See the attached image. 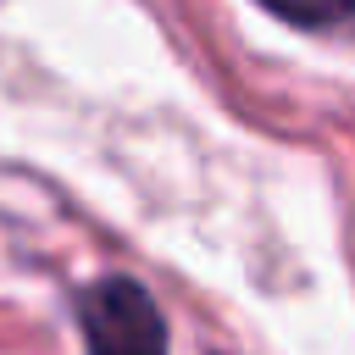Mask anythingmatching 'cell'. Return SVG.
<instances>
[{"label": "cell", "mask_w": 355, "mask_h": 355, "mask_svg": "<svg viewBox=\"0 0 355 355\" xmlns=\"http://www.w3.org/2000/svg\"><path fill=\"white\" fill-rule=\"evenodd\" d=\"M78 322L89 355H166V322L133 277H100L83 294Z\"/></svg>", "instance_id": "obj_1"}, {"label": "cell", "mask_w": 355, "mask_h": 355, "mask_svg": "<svg viewBox=\"0 0 355 355\" xmlns=\"http://www.w3.org/2000/svg\"><path fill=\"white\" fill-rule=\"evenodd\" d=\"M272 17L300 22V28H338L355 17V0H261Z\"/></svg>", "instance_id": "obj_2"}]
</instances>
